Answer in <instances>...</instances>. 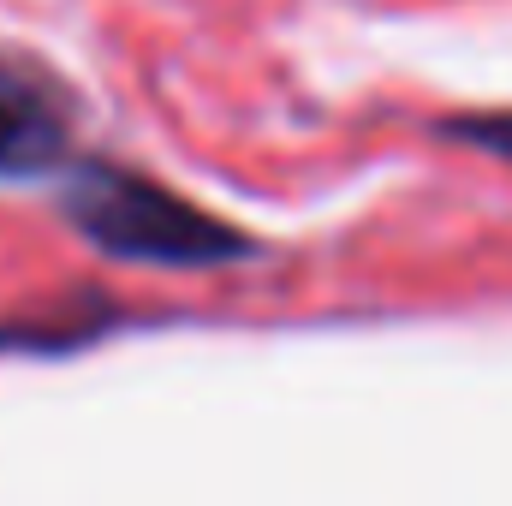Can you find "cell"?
<instances>
[{"label": "cell", "mask_w": 512, "mask_h": 506, "mask_svg": "<svg viewBox=\"0 0 512 506\" xmlns=\"http://www.w3.org/2000/svg\"><path fill=\"white\" fill-rule=\"evenodd\" d=\"M72 96L24 54H0V179H42L72 161Z\"/></svg>", "instance_id": "7a4b0ae2"}, {"label": "cell", "mask_w": 512, "mask_h": 506, "mask_svg": "<svg viewBox=\"0 0 512 506\" xmlns=\"http://www.w3.org/2000/svg\"><path fill=\"white\" fill-rule=\"evenodd\" d=\"M66 221L114 262H149V268H221L239 262L256 245L227 227L221 215L185 203L179 191L131 173V167H108L90 161L72 173L66 197H60Z\"/></svg>", "instance_id": "6da1fadb"}, {"label": "cell", "mask_w": 512, "mask_h": 506, "mask_svg": "<svg viewBox=\"0 0 512 506\" xmlns=\"http://www.w3.org/2000/svg\"><path fill=\"white\" fill-rule=\"evenodd\" d=\"M441 131L471 143V149H489V155L512 161V114H471V120H447Z\"/></svg>", "instance_id": "3957f363"}]
</instances>
